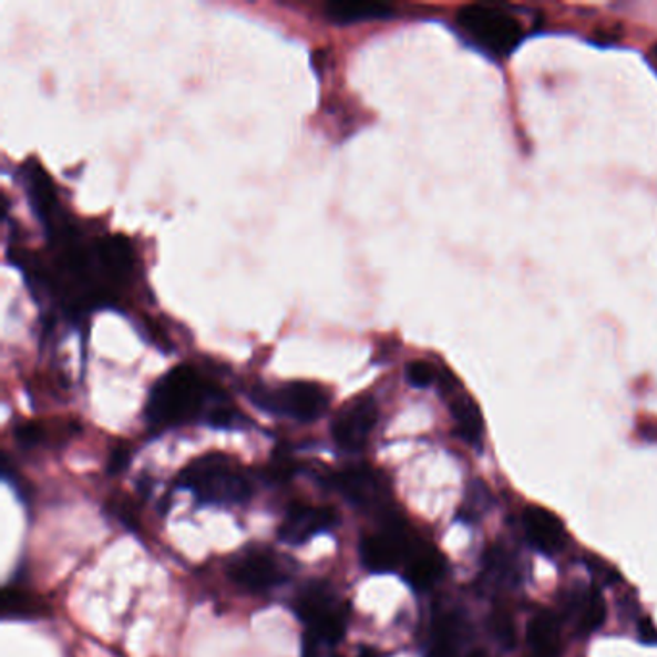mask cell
Instances as JSON below:
<instances>
[{"label": "cell", "instance_id": "1", "mask_svg": "<svg viewBox=\"0 0 657 657\" xmlns=\"http://www.w3.org/2000/svg\"><path fill=\"white\" fill-rule=\"evenodd\" d=\"M216 398L211 386L187 365L166 372L148 393L147 421L153 429H171L197 421L207 401Z\"/></svg>", "mask_w": 657, "mask_h": 657}, {"label": "cell", "instance_id": "2", "mask_svg": "<svg viewBox=\"0 0 657 657\" xmlns=\"http://www.w3.org/2000/svg\"><path fill=\"white\" fill-rule=\"evenodd\" d=\"M179 486L189 487L205 505H239L249 502L253 484L236 463L222 453L195 459L179 473Z\"/></svg>", "mask_w": 657, "mask_h": 657}, {"label": "cell", "instance_id": "3", "mask_svg": "<svg viewBox=\"0 0 657 657\" xmlns=\"http://www.w3.org/2000/svg\"><path fill=\"white\" fill-rule=\"evenodd\" d=\"M459 30L495 59H505L517 49L525 31L515 16L492 4H466L459 10Z\"/></svg>", "mask_w": 657, "mask_h": 657}, {"label": "cell", "instance_id": "4", "mask_svg": "<svg viewBox=\"0 0 657 657\" xmlns=\"http://www.w3.org/2000/svg\"><path fill=\"white\" fill-rule=\"evenodd\" d=\"M253 406L265 413L288 417L294 421L312 422L320 419L330 406V392L317 382H288V384L257 386L249 392Z\"/></svg>", "mask_w": 657, "mask_h": 657}, {"label": "cell", "instance_id": "5", "mask_svg": "<svg viewBox=\"0 0 657 657\" xmlns=\"http://www.w3.org/2000/svg\"><path fill=\"white\" fill-rule=\"evenodd\" d=\"M377 422V401L370 396H359L341 407L340 413L333 417L330 432L340 450L355 453L367 445Z\"/></svg>", "mask_w": 657, "mask_h": 657}, {"label": "cell", "instance_id": "6", "mask_svg": "<svg viewBox=\"0 0 657 657\" xmlns=\"http://www.w3.org/2000/svg\"><path fill=\"white\" fill-rule=\"evenodd\" d=\"M330 486L336 487L349 503L361 510L388 513V492L384 476L370 466H349L330 476Z\"/></svg>", "mask_w": 657, "mask_h": 657}, {"label": "cell", "instance_id": "7", "mask_svg": "<svg viewBox=\"0 0 657 657\" xmlns=\"http://www.w3.org/2000/svg\"><path fill=\"white\" fill-rule=\"evenodd\" d=\"M438 384L450 403L451 417L455 421L459 438L471 445H481L484 437V419L474 399L461 390V386L455 382V378L451 377L450 372L445 374L440 372Z\"/></svg>", "mask_w": 657, "mask_h": 657}, {"label": "cell", "instance_id": "8", "mask_svg": "<svg viewBox=\"0 0 657 657\" xmlns=\"http://www.w3.org/2000/svg\"><path fill=\"white\" fill-rule=\"evenodd\" d=\"M338 525V513L332 507L297 505L281 521L278 536L291 546H304L320 532L332 531Z\"/></svg>", "mask_w": 657, "mask_h": 657}, {"label": "cell", "instance_id": "9", "mask_svg": "<svg viewBox=\"0 0 657 657\" xmlns=\"http://www.w3.org/2000/svg\"><path fill=\"white\" fill-rule=\"evenodd\" d=\"M228 575L232 583L247 592H265L284 581L280 565L268 554L245 555L239 562L232 563Z\"/></svg>", "mask_w": 657, "mask_h": 657}, {"label": "cell", "instance_id": "10", "mask_svg": "<svg viewBox=\"0 0 657 657\" xmlns=\"http://www.w3.org/2000/svg\"><path fill=\"white\" fill-rule=\"evenodd\" d=\"M523 528L532 546L542 554H557L565 544V525L552 511L531 505L523 513Z\"/></svg>", "mask_w": 657, "mask_h": 657}, {"label": "cell", "instance_id": "11", "mask_svg": "<svg viewBox=\"0 0 657 657\" xmlns=\"http://www.w3.org/2000/svg\"><path fill=\"white\" fill-rule=\"evenodd\" d=\"M445 571V560L437 547L419 542L407 557L406 578L417 592H427L437 586Z\"/></svg>", "mask_w": 657, "mask_h": 657}, {"label": "cell", "instance_id": "12", "mask_svg": "<svg viewBox=\"0 0 657 657\" xmlns=\"http://www.w3.org/2000/svg\"><path fill=\"white\" fill-rule=\"evenodd\" d=\"M526 643L531 657H560L562 654V625L552 612H538L526 628Z\"/></svg>", "mask_w": 657, "mask_h": 657}, {"label": "cell", "instance_id": "13", "mask_svg": "<svg viewBox=\"0 0 657 657\" xmlns=\"http://www.w3.org/2000/svg\"><path fill=\"white\" fill-rule=\"evenodd\" d=\"M297 617L304 620L307 627H315L320 620L336 614L340 606L333 599V592L326 583H312L305 586L301 594L297 596L296 604H294Z\"/></svg>", "mask_w": 657, "mask_h": 657}, {"label": "cell", "instance_id": "14", "mask_svg": "<svg viewBox=\"0 0 657 657\" xmlns=\"http://www.w3.org/2000/svg\"><path fill=\"white\" fill-rule=\"evenodd\" d=\"M96 257L111 278L124 280L133 268V249L130 239L124 236H106L96 244Z\"/></svg>", "mask_w": 657, "mask_h": 657}, {"label": "cell", "instance_id": "15", "mask_svg": "<svg viewBox=\"0 0 657 657\" xmlns=\"http://www.w3.org/2000/svg\"><path fill=\"white\" fill-rule=\"evenodd\" d=\"M463 640V623L458 615L440 614L432 620L427 657H458Z\"/></svg>", "mask_w": 657, "mask_h": 657}, {"label": "cell", "instance_id": "16", "mask_svg": "<svg viewBox=\"0 0 657 657\" xmlns=\"http://www.w3.org/2000/svg\"><path fill=\"white\" fill-rule=\"evenodd\" d=\"M392 16L393 8L380 2H332L326 7V18L338 25L386 20Z\"/></svg>", "mask_w": 657, "mask_h": 657}, {"label": "cell", "instance_id": "17", "mask_svg": "<svg viewBox=\"0 0 657 657\" xmlns=\"http://www.w3.org/2000/svg\"><path fill=\"white\" fill-rule=\"evenodd\" d=\"M25 184L30 189V199L33 208L38 211L39 218L51 226L52 208H54V187H52L51 177L44 174L43 168L38 163H31V168L25 171Z\"/></svg>", "mask_w": 657, "mask_h": 657}, {"label": "cell", "instance_id": "18", "mask_svg": "<svg viewBox=\"0 0 657 657\" xmlns=\"http://www.w3.org/2000/svg\"><path fill=\"white\" fill-rule=\"evenodd\" d=\"M606 599L599 594L598 588H588L576 606V623L584 635H592L606 623Z\"/></svg>", "mask_w": 657, "mask_h": 657}, {"label": "cell", "instance_id": "19", "mask_svg": "<svg viewBox=\"0 0 657 657\" xmlns=\"http://www.w3.org/2000/svg\"><path fill=\"white\" fill-rule=\"evenodd\" d=\"M406 378L413 388H430L440 380V372L429 361H411L407 365Z\"/></svg>", "mask_w": 657, "mask_h": 657}, {"label": "cell", "instance_id": "20", "mask_svg": "<svg viewBox=\"0 0 657 657\" xmlns=\"http://www.w3.org/2000/svg\"><path fill=\"white\" fill-rule=\"evenodd\" d=\"M2 609H4V615H7V617H18V619L35 615V606H33V602L28 598V594H25V592L12 591V588H7V591H4Z\"/></svg>", "mask_w": 657, "mask_h": 657}, {"label": "cell", "instance_id": "21", "mask_svg": "<svg viewBox=\"0 0 657 657\" xmlns=\"http://www.w3.org/2000/svg\"><path fill=\"white\" fill-rule=\"evenodd\" d=\"M205 421L211 427H215V429H237V427L245 424V417L237 409H234V407L218 403L213 409H208Z\"/></svg>", "mask_w": 657, "mask_h": 657}, {"label": "cell", "instance_id": "22", "mask_svg": "<svg viewBox=\"0 0 657 657\" xmlns=\"http://www.w3.org/2000/svg\"><path fill=\"white\" fill-rule=\"evenodd\" d=\"M490 625H492V633H494L495 640L502 644V646H505V648H513V644H515V623H513V617L510 614H505V612H495L492 615Z\"/></svg>", "mask_w": 657, "mask_h": 657}, {"label": "cell", "instance_id": "23", "mask_svg": "<svg viewBox=\"0 0 657 657\" xmlns=\"http://www.w3.org/2000/svg\"><path fill=\"white\" fill-rule=\"evenodd\" d=\"M14 437L23 448H35L39 443H43L44 429L38 422H23L14 430Z\"/></svg>", "mask_w": 657, "mask_h": 657}, {"label": "cell", "instance_id": "24", "mask_svg": "<svg viewBox=\"0 0 657 657\" xmlns=\"http://www.w3.org/2000/svg\"><path fill=\"white\" fill-rule=\"evenodd\" d=\"M127 463H130V450L124 448V445H120L116 450H112L106 469H109V473L111 474H120L126 469Z\"/></svg>", "mask_w": 657, "mask_h": 657}, {"label": "cell", "instance_id": "25", "mask_svg": "<svg viewBox=\"0 0 657 657\" xmlns=\"http://www.w3.org/2000/svg\"><path fill=\"white\" fill-rule=\"evenodd\" d=\"M638 636H640L643 643L657 644V630L651 625L650 619H644L643 623H638Z\"/></svg>", "mask_w": 657, "mask_h": 657}, {"label": "cell", "instance_id": "26", "mask_svg": "<svg viewBox=\"0 0 657 657\" xmlns=\"http://www.w3.org/2000/svg\"><path fill=\"white\" fill-rule=\"evenodd\" d=\"M320 646L318 638L307 633L304 638V657H320Z\"/></svg>", "mask_w": 657, "mask_h": 657}, {"label": "cell", "instance_id": "27", "mask_svg": "<svg viewBox=\"0 0 657 657\" xmlns=\"http://www.w3.org/2000/svg\"><path fill=\"white\" fill-rule=\"evenodd\" d=\"M357 657H380V654L377 650H372V648H362Z\"/></svg>", "mask_w": 657, "mask_h": 657}, {"label": "cell", "instance_id": "28", "mask_svg": "<svg viewBox=\"0 0 657 657\" xmlns=\"http://www.w3.org/2000/svg\"><path fill=\"white\" fill-rule=\"evenodd\" d=\"M466 657H487V654L484 650H474L471 651V654H469Z\"/></svg>", "mask_w": 657, "mask_h": 657}]
</instances>
